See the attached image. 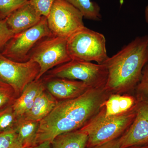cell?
Instances as JSON below:
<instances>
[{
    "mask_svg": "<svg viewBox=\"0 0 148 148\" xmlns=\"http://www.w3.org/2000/svg\"><path fill=\"white\" fill-rule=\"evenodd\" d=\"M0 148H24L14 129L0 134Z\"/></svg>",
    "mask_w": 148,
    "mask_h": 148,
    "instance_id": "obj_21",
    "label": "cell"
},
{
    "mask_svg": "<svg viewBox=\"0 0 148 148\" xmlns=\"http://www.w3.org/2000/svg\"><path fill=\"white\" fill-rule=\"evenodd\" d=\"M145 21L148 24V5L146 7L145 9Z\"/></svg>",
    "mask_w": 148,
    "mask_h": 148,
    "instance_id": "obj_28",
    "label": "cell"
},
{
    "mask_svg": "<svg viewBox=\"0 0 148 148\" xmlns=\"http://www.w3.org/2000/svg\"><path fill=\"white\" fill-rule=\"evenodd\" d=\"M16 98L13 88L0 80V110L12 106Z\"/></svg>",
    "mask_w": 148,
    "mask_h": 148,
    "instance_id": "obj_20",
    "label": "cell"
},
{
    "mask_svg": "<svg viewBox=\"0 0 148 148\" xmlns=\"http://www.w3.org/2000/svg\"><path fill=\"white\" fill-rule=\"evenodd\" d=\"M29 148H51V144L49 141H46Z\"/></svg>",
    "mask_w": 148,
    "mask_h": 148,
    "instance_id": "obj_27",
    "label": "cell"
},
{
    "mask_svg": "<svg viewBox=\"0 0 148 148\" xmlns=\"http://www.w3.org/2000/svg\"><path fill=\"white\" fill-rule=\"evenodd\" d=\"M135 89L138 95L148 100V62L143 69L141 79Z\"/></svg>",
    "mask_w": 148,
    "mask_h": 148,
    "instance_id": "obj_24",
    "label": "cell"
},
{
    "mask_svg": "<svg viewBox=\"0 0 148 148\" xmlns=\"http://www.w3.org/2000/svg\"><path fill=\"white\" fill-rule=\"evenodd\" d=\"M40 70L38 64L34 61L16 62L0 51V80L13 88L17 98L27 85L36 79Z\"/></svg>",
    "mask_w": 148,
    "mask_h": 148,
    "instance_id": "obj_9",
    "label": "cell"
},
{
    "mask_svg": "<svg viewBox=\"0 0 148 148\" xmlns=\"http://www.w3.org/2000/svg\"><path fill=\"white\" fill-rule=\"evenodd\" d=\"M56 1V0H30L29 2L42 16L47 18Z\"/></svg>",
    "mask_w": 148,
    "mask_h": 148,
    "instance_id": "obj_23",
    "label": "cell"
},
{
    "mask_svg": "<svg viewBox=\"0 0 148 148\" xmlns=\"http://www.w3.org/2000/svg\"><path fill=\"white\" fill-rule=\"evenodd\" d=\"M137 98L125 94H111L103 105L106 116L116 115L132 109L137 103Z\"/></svg>",
    "mask_w": 148,
    "mask_h": 148,
    "instance_id": "obj_15",
    "label": "cell"
},
{
    "mask_svg": "<svg viewBox=\"0 0 148 148\" xmlns=\"http://www.w3.org/2000/svg\"><path fill=\"white\" fill-rule=\"evenodd\" d=\"M68 48L72 60L103 64L109 57L104 35L85 26L68 38Z\"/></svg>",
    "mask_w": 148,
    "mask_h": 148,
    "instance_id": "obj_4",
    "label": "cell"
},
{
    "mask_svg": "<svg viewBox=\"0 0 148 148\" xmlns=\"http://www.w3.org/2000/svg\"><path fill=\"white\" fill-rule=\"evenodd\" d=\"M18 117L12 106L0 110V134L14 129Z\"/></svg>",
    "mask_w": 148,
    "mask_h": 148,
    "instance_id": "obj_19",
    "label": "cell"
},
{
    "mask_svg": "<svg viewBox=\"0 0 148 148\" xmlns=\"http://www.w3.org/2000/svg\"><path fill=\"white\" fill-rule=\"evenodd\" d=\"M39 123L40 122L28 120L23 117L18 119L14 130L24 148L36 145Z\"/></svg>",
    "mask_w": 148,
    "mask_h": 148,
    "instance_id": "obj_16",
    "label": "cell"
},
{
    "mask_svg": "<svg viewBox=\"0 0 148 148\" xmlns=\"http://www.w3.org/2000/svg\"><path fill=\"white\" fill-rule=\"evenodd\" d=\"M44 75L79 81L93 88L105 87L108 71L104 64L71 60L51 69Z\"/></svg>",
    "mask_w": 148,
    "mask_h": 148,
    "instance_id": "obj_5",
    "label": "cell"
},
{
    "mask_svg": "<svg viewBox=\"0 0 148 148\" xmlns=\"http://www.w3.org/2000/svg\"><path fill=\"white\" fill-rule=\"evenodd\" d=\"M82 13L84 18L92 21H100L102 18L101 8L97 3L91 0H66Z\"/></svg>",
    "mask_w": 148,
    "mask_h": 148,
    "instance_id": "obj_18",
    "label": "cell"
},
{
    "mask_svg": "<svg viewBox=\"0 0 148 148\" xmlns=\"http://www.w3.org/2000/svg\"><path fill=\"white\" fill-rule=\"evenodd\" d=\"M111 93L105 87L88 89L73 99L58 101L54 109L40 121L36 145L58 135L81 128L96 114Z\"/></svg>",
    "mask_w": 148,
    "mask_h": 148,
    "instance_id": "obj_1",
    "label": "cell"
},
{
    "mask_svg": "<svg viewBox=\"0 0 148 148\" xmlns=\"http://www.w3.org/2000/svg\"><path fill=\"white\" fill-rule=\"evenodd\" d=\"M14 35L8 27L6 18L0 19V50Z\"/></svg>",
    "mask_w": 148,
    "mask_h": 148,
    "instance_id": "obj_25",
    "label": "cell"
},
{
    "mask_svg": "<svg viewBox=\"0 0 148 148\" xmlns=\"http://www.w3.org/2000/svg\"><path fill=\"white\" fill-rule=\"evenodd\" d=\"M45 88L42 78L35 80L27 85L12 105L14 111L18 118L24 117L30 110L37 96Z\"/></svg>",
    "mask_w": 148,
    "mask_h": 148,
    "instance_id": "obj_13",
    "label": "cell"
},
{
    "mask_svg": "<svg viewBox=\"0 0 148 148\" xmlns=\"http://www.w3.org/2000/svg\"><path fill=\"white\" fill-rule=\"evenodd\" d=\"M30 0H0V19H4Z\"/></svg>",
    "mask_w": 148,
    "mask_h": 148,
    "instance_id": "obj_22",
    "label": "cell"
},
{
    "mask_svg": "<svg viewBox=\"0 0 148 148\" xmlns=\"http://www.w3.org/2000/svg\"><path fill=\"white\" fill-rule=\"evenodd\" d=\"M136 104L126 112L108 116L105 114L103 106L98 113L79 129L88 135L86 148L105 144L120 138L135 118Z\"/></svg>",
    "mask_w": 148,
    "mask_h": 148,
    "instance_id": "obj_3",
    "label": "cell"
},
{
    "mask_svg": "<svg viewBox=\"0 0 148 148\" xmlns=\"http://www.w3.org/2000/svg\"><path fill=\"white\" fill-rule=\"evenodd\" d=\"M88 148H121L119 138L105 144Z\"/></svg>",
    "mask_w": 148,
    "mask_h": 148,
    "instance_id": "obj_26",
    "label": "cell"
},
{
    "mask_svg": "<svg viewBox=\"0 0 148 148\" xmlns=\"http://www.w3.org/2000/svg\"><path fill=\"white\" fill-rule=\"evenodd\" d=\"M42 16L29 1L11 14L6 20L9 29L16 34L34 27Z\"/></svg>",
    "mask_w": 148,
    "mask_h": 148,
    "instance_id": "obj_12",
    "label": "cell"
},
{
    "mask_svg": "<svg viewBox=\"0 0 148 148\" xmlns=\"http://www.w3.org/2000/svg\"><path fill=\"white\" fill-rule=\"evenodd\" d=\"M52 35L46 17L42 16L40 21L34 27L14 35L0 51L11 60L26 62L29 61V54L37 43Z\"/></svg>",
    "mask_w": 148,
    "mask_h": 148,
    "instance_id": "obj_7",
    "label": "cell"
},
{
    "mask_svg": "<svg viewBox=\"0 0 148 148\" xmlns=\"http://www.w3.org/2000/svg\"><path fill=\"white\" fill-rule=\"evenodd\" d=\"M148 62V35L136 37L103 64L108 71L105 88L120 94L135 89Z\"/></svg>",
    "mask_w": 148,
    "mask_h": 148,
    "instance_id": "obj_2",
    "label": "cell"
},
{
    "mask_svg": "<svg viewBox=\"0 0 148 148\" xmlns=\"http://www.w3.org/2000/svg\"><path fill=\"white\" fill-rule=\"evenodd\" d=\"M127 148H148V145L142 146H133V147Z\"/></svg>",
    "mask_w": 148,
    "mask_h": 148,
    "instance_id": "obj_29",
    "label": "cell"
},
{
    "mask_svg": "<svg viewBox=\"0 0 148 148\" xmlns=\"http://www.w3.org/2000/svg\"><path fill=\"white\" fill-rule=\"evenodd\" d=\"M58 102L45 88L40 92L32 108L23 117L28 120L40 121L50 113Z\"/></svg>",
    "mask_w": 148,
    "mask_h": 148,
    "instance_id": "obj_14",
    "label": "cell"
},
{
    "mask_svg": "<svg viewBox=\"0 0 148 148\" xmlns=\"http://www.w3.org/2000/svg\"><path fill=\"white\" fill-rule=\"evenodd\" d=\"M84 18L82 13L66 0H56L47 19L53 35L68 38L85 27Z\"/></svg>",
    "mask_w": 148,
    "mask_h": 148,
    "instance_id": "obj_8",
    "label": "cell"
},
{
    "mask_svg": "<svg viewBox=\"0 0 148 148\" xmlns=\"http://www.w3.org/2000/svg\"><path fill=\"white\" fill-rule=\"evenodd\" d=\"M42 79L46 89L58 101L73 99L92 88L79 81L44 75Z\"/></svg>",
    "mask_w": 148,
    "mask_h": 148,
    "instance_id": "obj_11",
    "label": "cell"
},
{
    "mask_svg": "<svg viewBox=\"0 0 148 148\" xmlns=\"http://www.w3.org/2000/svg\"><path fill=\"white\" fill-rule=\"evenodd\" d=\"M136 115L119 138L121 148L148 145V100L137 95Z\"/></svg>",
    "mask_w": 148,
    "mask_h": 148,
    "instance_id": "obj_10",
    "label": "cell"
},
{
    "mask_svg": "<svg viewBox=\"0 0 148 148\" xmlns=\"http://www.w3.org/2000/svg\"><path fill=\"white\" fill-rule=\"evenodd\" d=\"M38 64L40 72L36 80L51 69L72 60L68 48V38L52 35L37 43L31 51L29 60Z\"/></svg>",
    "mask_w": 148,
    "mask_h": 148,
    "instance_id": "obj_6",
    "label": "cell"
},
{
    "mask_svg": "<svg viewBox=\"0 0 148 148\" xmlns=\"http://www.w3.org/2000/svg\"><path fill=\"white\" fill-rule=\"evenodd\" d=\"M88 141L86 133L79 129L62 133L51 141V148H86Z\"/></svg>",
    "mask_w": 148,
    "mask_h": 148,
    "instance_id": "obj_17",
    "label": "cell"
}]
</instances>
